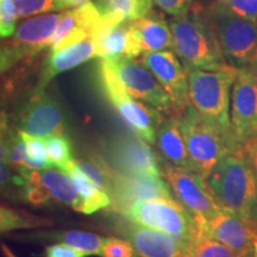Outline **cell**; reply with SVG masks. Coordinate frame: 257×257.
I'll return each mask as SVG.
<instances>
[{
  "label": "cell",
  "instance_id": "cell-1",
  "mask_svg": "<svg viewBox=\"0 0 257 257\" xmlns=\"http://www.w3.org/2000/svg\"><path fill=\"white\" fill-rule=\"evenodd\" d=\"M169 27L173 35V50L186 70H219L229 64L201 9L193 6L188 14L173 17Z\"/></svg>",
  "mask_w": 257,
  "mask_h": 257
},
{
  "label": "cell",
  "instance_id": "cell-15",
  "mask_svg": "<svg viewBox=\"0 0 257 257\" xmlns=\"http://www.w3.org/2000/svg\"><path fill=\"white\" fill-rule=\"evenodd\" d=\"M197 223L200 232L225 244L238 255L244 257L251 251L252 238L257 232L252 221L221 211L211 219L197 220Z\"/></svg>",
  "mask_w": 257,
  "mask_h": 257
},
{
  "label": "cell",
  "instance_id": "cell-7",
  "mask_svg": "<svg viewBox=\"0 0 257 257\" xmlns=\"http://www.w3.org/2000/svg\"><path fill=\"white\" fill-rule=\"evenodd\" d=\"M99 80L106 98L113 105L125 123L133 128L137 136L143 138L148 143H155L157 124L162 119L160 111L137 101V99L128 94L106 60H102L100 63Z\"/></svg>",
  "mask_w": 257,
  "mask_h": 257
},
{
  "label": "cell",
  "instance_id": "cell-6",
  "mask_svg": "<svg viewBox=\"0 0 257 257\" xmlns=\"http://www.w3.org/2000/svg\"><path fill=\"white\" fill-rule=\"evenodd\" d=\"M124 217L133 223L170 234L181 243L184 250L198 232L193 214L173 198L138 201L125 212Z\"/></svg>",
  "mask_w": 257,
  "mask_h": 257
},
{
  "label": "cell",
  "instance_id": "cell-17",
  "mask_svg": "<svg viewBox=\"0 0 257 257\" xmlns=\"http://www.w3.org/2000/svg\"><path fill=\"white\" fill-rule=\"evenodd\" d=\"M96 57L101 60L135 59L142 55V49L135 37L130 22L118 24L99 23L93 34Z\"/></svg>",
  "mask_w": 257,
  "mask_h": 257
},
{
  "label": "cell",
  "instance_id": "cell-36",
  "mask_svg": "<svg viewBox=\"0 0 257 257\" xmlns=\"http://www.w3.org/2000/svg\"><path fill=\"white\" fill-rule=\"evenodd\" d=\"M17 19L14 0H0V38L14 36Z\"/></svg>",
  "mask_w": 257,
  "mask_h": 257
},
{
  "label": "cell",
  "instance_id": "cell-3",
  "mask_svg": "<svg viewBox=\"0 0 257 257\" xmlns=\"http://www.w3.org/2000/svg\"><path fill=\"white\" fill-rule=\"evenodd\" d=\"M237 73L238 68L230 64L219 70H187L191 105L205 119L232 137L230 100Z\"/></svg>",
  "mask_w": 257,
  "mask_h": 257
},
{
  "label": "cell",
  "instance_id": "cell-45",
  "mask_svg": "<svg viewBox=\"0 0 257 257\" xmlns=\"http://www.w3.org/2000/svg\"><path fill=\"white\" fill-rule=\"evenodd\" d=\"M250 68H251L253 75H255L256 82H257V56H256V59L252 61V63H251V66H250Z\"/></svg>",
  "mask_w": 257,
  "mask_h": 257
},
{
  "label": "cell",
  "instance_id": "cell-30",
  "mask_svg": "<svg viewBox=\"0 0 257 257\" xmlns=\"http://www.w3.org/2000/svg\"><path fill=\"white\" fill-rule=\"evenodd\" d=\"M74 165L81 170L87 178L102 192L107 193L110 197L111 192V180L112 174L110 169L106 165L99 160L88 159V160H73Z\"/></svg>",
  "mask_w": 257,
  "mask_h": 257
},
{
  "label": "cell",
  "instance_id": "cell-21",
  "mask_svg": "<svg viewBox=\"0 0 257 257\" xmlns=\"http://www.w3.org/2000/svg\"><path fill=\"white\" fill-rule=\"evenodd\" d=\"M130 23L143 54L173 50L172 30L161 15L150 11L147 16Z\"/></svg>",
  "mask_w": 257,
  "mask_h": 257
},
{
  "label": "cell",
  "instance_id": "cell-25",
  "mask_svg": "<svg viewBox=\"0 0 257 257\" xmlns=\"http://www.w3.org/2000/svg\"><path fill=\"white\" fill-rule=\"evenodd\" d=\"M64 172L68 173L76 191L79 193L80 198H81V213L91 214L98 210H101V208L110 206L111 199L108 197L107 193L102 192L101 189L96 187L91 180L83 174L78 167L74 165L73 161Z\"/></svg>",
  "mask_w": 257,
  "mask_h": 257
},
{
  "label": "cell",
  "instance_id": "cell-26",
  "mask_svg": "<svg viewBox=\"0 0 257 257\" xmlns=\"http://www.w3.org/2000/svg\"><path fill=\"white\" fill-rule=\"evenodd\" d=\"M181 257H243L225 244L211 238L198 229L192 242L186 246ZM245 257V256H244Z\"/></svg>",
  "mask_w": 257,
  "mask_h": 257
},
{
  "label": "cell",
  "instance_id": "cell-16",
  "mask_svg": "<svg viewBox=\"0 0 257 257\" xmlns=\"http://www.w3.org/2000/svg\"><path fill=\"white\" fill-rule=\"evenodd\" d=\"M100 19V14L93 3L63 12L50 41V50L63 49L76 42L92 37Z\"/></svg>",
  "mask_w": 257,
  "mask_h": 257
},
{
  "label": "cell",
  "instance_id": "cell-8",
  "mask_svg": "<svg viewBox=\"0 0 257 257\" xmlns=\"http://www.w3.org/2000/svg\"><path fill=\"white\" fill-rule=\"evenodd\" d=\"M163 175L179 201L197 220H208L223 211L207 180L195 170L165 165Z\"/></svg>",
  "mask_w": 257,
  "mask_h": 257
},
{
  "label": "cell",
  "instance_id": "cell-43",
  "mask_svg": "<svg viewBox=\"0 0 257 257\" xmlns=\"http://www.w3.org/2000/svg\"><path fill=\"white\" fill-rule=\"evenodd\" d=\"M250 256L257 257V232L255 233V236H253V238H252L251 251H250Z\"/></svg>",
  "mask_w": 257,
  "mask_h": 257
},
{
  "label": "cell",
  "instance_id": "cell-38",
  "mask_svg": "<svg viewBox=\"0 0 257 257\" xmlns=\"http://www.w3.org/2000/svg\"><path fill=\"white\" fill-rule=\"evenodd\" d=\"M102 257H140L128 240L106 238L100 251Z\"/></svg>",
  "mask_w": 257,
  "mask_h": 257
},
{
  "label": "cell",
  "instance_id": "cell-27",
  "mask_svg": "<svg viewBox=\"0 0 257 257\" xmlns=\"http://www.w3.org/2000/svg\"><path fill=\"white\" fill-rule=\"evenodd\" d=\"M50 238L60 240L61 243L68 244V245L80 250V251L87 253V255L99 256H100L102 244H104L106 239L104 237L99 236V234L80 230L51 233Z\"/></svg>",
  "mask_w": 257,
  "mask_h": 257
},
{
  "label": "cell",
  "instance_id": "cell-42",
  "mask_svg": "<svg viewBox=\"0 0 257 257\" xmlns=\"http://www.w3.org/2000/svg\"><path fill=\"white\" fill-rule=\"evenodd\" d=\"M55 2L59 4L61 10H66L80 8V6L89 4L91 0H55Z\"/></svg>",
  "mask_w": 257,
  "mask_h": 257
},
{
  "label": "cell",
  "instance_id": "cell-11",
  "mask_svg": "<svg viewBox=\"0 0 257 257\" xmlns=\"http://www.w3.org/2000/svg\"><path fill=\"white\" fill-rule=\"evenodd\" d=\"M231 131L242 146L257 131V82L250 67L238 68L230 104Z\"/></svg>",
  "mask_w": 257,
  "mask_h": 257
},
{
  "label": "cell",
  "instance_id": "cell-13",
  "mask_svg": "<svg viewBox=\"0 0 257 257\" xmlns=\"http://www.w3.org/2000/svg\"><path fill=\"white\" fill-rule=\"evenodd\" d=\"M166 198H172V193L161 176L126 175L118 172L112 174L110 206L113 212L124 216L138 201Z\"/></svg>",
  "mask_w": 257,
  "mask_h": 257
},
{
  "label": "cell",
  "instance_id": "cell-44",
  "mask_svg": "<svg viewBox=\"0 0 257 257\" xmlns=\"http://www.w3.org/2000/svg\"><path fill=\"white\" fill-rule=\"evenodd\" d=\"M6 127V118L4 114L0 113V134H2V131L4 130Z\"/></svg>",
  "mask_w": 257,
  "mask_h": 257
},
{
  "label": "cell",
  "instance_id": "cell-31",
  "mask_svg": "<svg viewBox=\"0 0 257 257\" xmlns=\"http://www.w3.org/2000/svg\"><path fill=\"white\" fill-rule=\"evenodd\" d=\"M48 156L51 165L61 170H66L72 162V143L64 135H55L46 141Z\"/></svg>",
  "mask_w": 257,
  "mask_h": 257
},
{
  "label": "cell",
  "instance_id": "cell-5",
  "mask_svg": "<svg viewBox=\"0 0 257 257\" xmlns=\"http://www.w3.org/2000/svg\"><path fill=\"white\" fill-rule=\"evenodd\" d=\"M201 10L226 62L236 68L251 66L257 56V22L233 15L216 2Z\"/></svg>",
  "mask_w": 257,
  "mask_h": 257
},
{
  "label": "cell",
  "instance_id": "cell-20",
  "mask_svg": "<svg viewBox=\"0 0 257 257\" xmlns=\"http://www.w3.org/2000/svg\"><path fill=\"white\" fill-rule=\"evenodd\" d=\"M156 138L157 149L166 165L192 169L179 115L170 114L162 118L157 124Z\"/></svg>",
  "mask_w": 257,
  "mask_h": 257
},
{
  "label": "cell",
  "instance_id": "cell-29",
  "mask_svg": "<svg viewBox=\"0 0 257 257\" xmlns=\"http://www.w3.org/2000/svg\"><path fill=\"white\" fill-rule=\"evenodd\" d=\"M23 138L27 153V167L29 169H46L54 167L48 156L47 144L40 137L31 136L24 131L18 130Z\"/></svg>",
  "mask_w": 257,
  "mask_h": 257
},
{
  "label": "cell",
  "instance_id": "cell-28",
  "mask_svg": "<svg viewBox=\"0 0 257 257\" xmlns=\"http://www.w3.org/2000/svg\"><path fill=\"white\" fill-rule=\"evenodd\" d=\"M50 225V220L38 216H32L23 211H16L14 208L0 206V233L17 229Z\"/></svg>",
  "mask_w": 257,
  "mask_h": 257
},
{
  "label": "cell",
  "instance_id": "cell-37",
  "mask_svg": "<svg viewBox=\"0 0 257 257\" xmlns=\"http://www.w3.org/2000/svg\"><path fill=\"white\" fill-rule=\"evenodd\" d=\"M216 3L233 15L257 22V0H216Z\"/></svg>",
  "mask_w": 257,
  "mask_h": 257
},
{
  "label": "cell",
  "instance_id": "cell-48",
  "mask_svg": "<svg viewBox=\"0 0 257 257\" xmlns=\"http://www.w3.org/2000/svg\"><path fill=\"white\" fill-rule=\"evenodd\" d=\"M255 227H256V230H257V223H255Z\"/></svg>",
  "mask_w": 257,
  "mask_h": 257
},
{
  "label": "cell",
  "instance_id": "cell-33",
  "mask_svg": "<svg viewBox=\"0 0 257 257\" xmlns=\"http://www.w3.org/2000/svg\"><path fill=\"white\" fill-rule=\"evenodd\" d=\"M10 167L11 166L0 161V195H16L22 198V189L25 184V179L19 172V174L12 172Z\"/></svg>",
  "mask_w": 257,
  "mask_h": 257
},
{
  "label": "cell",
  "instance_id": "cell-12",
  "mask_svg": "<svg viewBox=\"0 0 257 257\" xmlns=\"http://www.w3.org/2000/svg\"><path fill=\"white\" fill-rule=\"evenodd\" d=\"M152 72L168 93L175 114L181 115L191 106L188 75L174 51L163 50L144 53L140 60Z\"/></svg>",
  "mask_w": 257,
  "mask_h": 257
},
{
  "label": "cell",
  "instance_id": "cell-41",
  "mask_svg": "<svg viewBox=\"0 0 257 257\" xmlns=\"http://www.w3.org/2000/svg\"><path fill=\"white\" fill-rule=\"evenodd\" d=\"M240 150L257 178V131L240 146Z\"/></svg>",
  "mask_w": 257,
  "mask_h": 257
},
{
  "label": "cell",
  "instance_id": "cell-23",
  "mask_svg": "<svg viewBox=\"0 0 257 257\" xmlns=\"http://www.w3.org/2000/svg\"><path fill=\"white\" fill-rule=\"evenodd\" d=\"M154 0H96L101 23L118 24L133 22L153 11Z\"/></svg>",
  "mask_w": 257,
  "mask_h": 257
},
{
  "label": "cell",
  "instance_id": "cell-47",
  "mask_svg": "<svg viewBox=\"0 0 257 257\" xmlns=\"http://www.w3.org/2000/svg\"><path fill=\"white\" fill-rule=\"evenodd\" d=\"M252 223H253V224L257 223V205H256V210H255V213H253V217H252Z\"/></svg>",
  "mask_w": 257,
  "mask_h": 257
},
{
  "label": "cell",
  "instance_id": "cell-40",
  "mask_svg": "<svg viewBox=\"0 0 257 257\" xmlns=\"http://www.w3.org/2000/svg\"><path fill=\"white\" fill-rule=\"evenodd\" d=\"M87 253L73 248L68 244H53L46 248V257H86Z\"/></svg>",
  "mask_w": 257,
  "mask_h": 257
},
{
  "label": "cell",
  "instance_id": "cell-22",
  "mask_svg": "<svg viewBox=\"0 0 257 257\" xmlns=\"http://www.w3.org/2000/svg\"><path fill=\"white\" fill-rule=\"evenodd\" d=\"M60 18L61 15L51 14L28 19L17 28L14 41L27 46L32 56L36 55L41 50L49 48Z\"/></svg>",
  "mask_w": 257,
  "mask_h": 257
},
{
  "label": "cell",
  "instance_id": "cell-2",
  "mask_svg": "<svg viewBox=\"0 0 257 257\" xmlns=\"http://www.w3.org/2000/svg\"><path fill=\"white\" fill-rule=\"evenodd\" d=\"M206 180L221 210L252 221L257 178L240 148L227 154Z\"/></svg>",
  "mask_w": 257,
  "mask_h": 257
},
{
  "label": "cell",
  "instance_id": "cell-32",
  "mask_svg": "<svg viewBox=\"0 0 257 257\" xmlns=\"http://www.w3.org/2000/svg\"><path fill=\"white\" fill-rule=\"evenodd\" d=\"M28 56H32L31 50L24 44L16 41L2 44L0 46V76Z\"/></svg>",
  "mask_w": 257,
  "mask_h": 257
},
{
  "label": "cell",
  "instance_id": "cell-46",
  "mask_svg": "<svg viewBox=\"0 0 257 257\" xmlns=\"http://www.w3.org/2000/svg\"><path fill=\"white\" fill-rule=\"evenodd\" d=\"M3 250H4V253H5V255L8 256V257H15V256L11 253V251H10V249L6 248V246L3 245Z\"/></svg>",
  "mask_w": 257,
  "mask_h": 257
},
{
  "label": "cell",
  "instance_id": "cell-35",
  "mask_svg": "<svg viewBox=\"0 0 257 257\" xmlns=\"http://www.w3.org/2000/svg\"><path fill=\"white\" fill-rule=\"evenodd\" d=\"M10 152H9V166L17 168L18 170L28 168L27 167V153H25V144L22 135L17 130H10L9 137Z\"/></svg>",
  "mask_w": 257,
  "mask_h": 257
},
{
  "label": "cell",
  "instance_id": "cell-34",
  "mask_svg": "<svg viewBox=\"0 0 257 257\" xmlns=\"http://www.w3.org/2000/svg\"><path fill=\"white\" fill-rule=\"evenodd\" d=\"M14 2L18 18L61 10L55 0H14Z\"/></svg>",
  "mask_w": 257,
  "mask_h": 257
},
{
  "label": "cell",
  "instance_id": "cell-10",
  "mask_svg": "<svg viewBox=\"0 0 257 257\" xmlns=\"http://www.w3.org/2000/svg\"><path fill=\"white\" fill-rule=\"evenodd\" d=\"M16 123L18 130L40 138L63 135L66 130L62 107L44 89H35L32 95L18 108Z\"/></svg>",
  "mask_w": 257,
  "mask_h": 257
},
{
  "label": "cell",
  "instance_id": "cell-14",
  "mask_svg": "<svg viewBox=\"0 0 257 257\" xmlns=\"http://www.w3.org/2000/svg\"><path fill=\"white\" fill-rule=\"evenodd\" d=\"M140 136H123L111 146V163L126 175L161 176L159 161L153 149Z\"/></svg>",
  "mask_w": 257,
  "mask_h": 257
},
{
  "label": "cell",
  "instance_id": "cell-19",
  "mask_svg": "<svg viewBox=\"0 0 257 257\" xmlns=\"http://www.w3.org/2000/svg\"><path fill=\"white\" fill-rule=\"evenodd\" d=\"M96 57V48L93 37L76 42L63 49L51 51L46 67L40 76L36 89L43 91L51 79L55 78L60 73L75 68L79 64Z\"/></svg>",
  "mask_w": 257,
  "mask_h": 257
},
{
  "label": "cell",
  "instance_id": "cell-18",
  "mask_svg": "<svg viewBox=\"0 0 257 257\" xmlns=\"http://www.w3.org/2000/svg\"><path fill=\"white\" fill-rule=\"evenodd\" d=\"M119 231L140 257H181L184 252L181 243L163 231L133 221L121 225Z\"/></svg>",
  "mask_w": 257,
  "mask_h": 257
},
{
  "label": "cell",
  "instance_id": "cell-4",
  "mask_svg": "<svg viewBox=\"0 0 257 257\" xmlns=\"http://www.w3.org/2000/svg\"><path fill=\"white\" fill-rule=\"evenodd\" d=\"M179 118L192 169L205 179L227 154L240 148L231 135L205 119L192 105Z\"/></svg>",
  "mask_w": 257,
  "mask_h": 257
},
{
  "label": "cell",
  "instance_id": "cell-24",
  "mask_svg": "<svg viewBox=\"0 0 257 257\" xmlns=\"http://www.w3.org/2000/svg\"><path fill=\"white\" fill-rule=\"evenodd\" d=\"M37 179L49 193L53 201L68 205L75 211L81 212V198H80L70 176L64 174L63 170L51 168V167L40 169L37 170Z\"/></svg>",
  "mask_w": 257,
  "mask_h": 257
},
{
  "label": "cell",
  "instance_id": "cell-49",
  "mask_svg": "<svg viewBox=\"0 0 257 257\" xmlns=\"http://www.w3.org/2000/svg\"><path fill=\"white\" fill-rule=\"evenodd\" d=\"M245 257H251V256H250V253H249V255H246Z\"/></svg>",
  "mask_w": 257,
  "mask_h": 257
},
{
  "label": "cell",
  "instance_id": "cell-9",
  "mask_svg": "<svg viewBox=\"0 0 257 257\" xmlns=\"http://www.w3.org/2000/svg\"><path fill=\"white\" fill-rule=\"evenodd\" d=\"M106 61L133 98L144 101L160 112L175 114L168 93L143 63L137 62L135 59Z\"/></svg>",
  "mask_w": 257,
  "mask_h": 257
},
{
  "label": "cell",
  "instance_id": "cell-39",
  "mask_svg": "<svg viewBox=\"0 0 257 257\" xmlns=\"http://www.w3.org/2000/svg\"><path fill=\"white\" fill-rule=\"evenodd\" d=\"M154 4L166 14L173 17H180L191 11L194 0H154Z\"/></svg>",
  "mask_w": 257,
  "mask_h": 257
}]
</instances>
